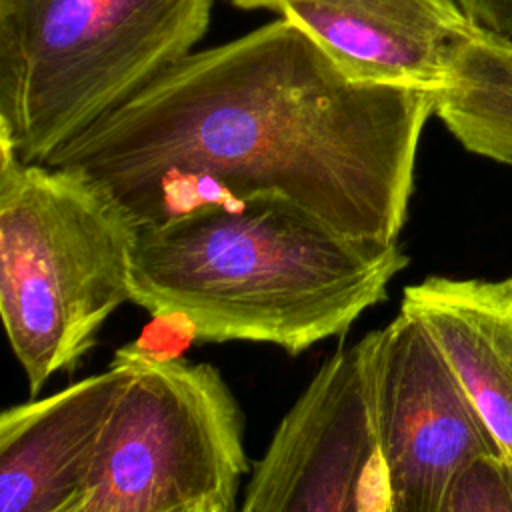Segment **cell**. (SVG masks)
Segmentation results:
<instances>
[{
    "instance_id": "obj_1",
    "label": "cell",
    "mask_w": 512,
    "mask_h": 512,
    "mask_svg": "<svg viewBox=\"0 0 512 512\" xmlns=\"http://www.w3.org/2000/svg\"><path fill=\"white\" fill-rule=\"evenodd\" d=\"M434 94L350 76L286 18L170 66L44 164L102 184L138 226L274 198L398 244Z\"/></svg>"
},
{
    "instance_id": "obj_2",
    "label": "cell",
    "mask_w": 512,
    "mask_h": 512,
    "mask_svg": "<svg viewBox=\"0 0 512 512\" xmlns=\"http://www.w3.org/2000/svg\"><path fill=\"white\" fill-rule=\"evenodd\" d=\"M406 266L400 244L344 236L282 200L212 204L138 226L130 302L196 342L296 356L346 334Z\"/></svg>"
},
{
    "instance_id": "obj_3",
    "label": "cell",
    "mask_w": 512,
    "mask_h": 512,
    "mask_svg": "<svg viewBox=\"0 0 512 512\" xmlns=\"http://www.w3.org/2000/svg\"><path fill=\"white\" fill-rule=\"evenodd\" d=\"M138 224L96 180L0 144V314L36 396L130 302Z\"/></svg>"
},
{
    "instance_id": "obj_4",
    "label": "cell",
    "mask_w": 512,
    "mask_h": 512,
    "mask_svg": "<svg viewBox=\"0 0 512 512\" xmlns=\"http://www.w3.org/2000/svg\"><path fill=\"white\" fill-rule=\"evenodd\" d=\"M212 0H0V144L44 164L186 58Z\"/></svg>"
},
{
    "instance_id": "obj_5",
    "label": "cell",
    "mask_w": 512,
    "mask_h": 512,
    "mask_svg": "<svg viewBox=\"0 0 512 512\" xmlns=\"http://www.w3.org/2000/svg\"><path fill=\"white\" fill-rule=\"evenodd\" d=\"M130 380L104 430L84 512L234 506L248 472L244 414L220 370L122 346Z\"/></svg>"
},
{
    "instance_id": "obj_6",
    "label": "cell",
    "mask_w": 512,
    "mask_h": 512,
    "mask_svg": "<svg viewBox=\"0 0 512 512\" xmlns=\"http://www.w3.org/2000/svg\"><path fill=\"white\" fill-rule=\"evenodd\" d=\"M366 342L388 512H442L470 462L504 452L416 318L400 310Z\"/></svg>"
},
{
    "instance_id": "obj_7",
    "label": "cell",
    "mask_w": 512,
    "mask_h": 512,
    "mask_svg": "<svg viewBox=\"0 0 512 512\" xmlns=\"http://www.w3.org/2000/svg\"><path fill=\"white\" fill-rule=\"evenodd\" d=\"M368 342L332 352L278 422L238 512H388Z\"/></svg>"
},
{
    "instance_id": "obj_8",
    "label": "cell",
    "mask_w": 512,
    "mask_h": 512,
    "mask_svg": "<svg viewBox=\"0 0 512 512\" xmlns=\"http://www.w3.org/2000/svg\"><path fill=\"white\" fill-rule=\"evenodd\" d=\"M350 76L440 92L476 24L456 0H278Z\"/></svg>"
},
{
    "instance_id": "obj_9",
    "label": "cell",
    "mask_w": 512,
    "mask_h": 512,
    "mask_svg": "<svg viewBox=\"0 0 512 512\" xmlns=\"http://www.w3.org/2000/svg\"><path fill=\"white\" fill-rule=\"evenodd\" d=\"M130 372L118 348L106 370L2 412L0 512H56L86 492Z\"/></svg>"
},
{
    "instance_id": "obj_10",
    "label": "cell",
    "mask_w": 512,
    "mask_h": 512,
    "mask_svg": "<svg viewBox=\"0 0 512 512\" xmlns=\"http://www.w3.org/2000/svg\"><path fill=\"white\" fill-rule=\"evenodd\" d=\"M400 310L424 326L498 446L512 458V276H428L404 288Z\"/></svg>"
},
{
    "instance_id": "obj_11",
    "label": "cell",
    "mask_w": 512,
    "mask_h": 512,
    "mask_svg": "<svg viewBox=\"0 0 512 512\" xmlns=\"http://www.w3.org/2000/svg\"><path fill=\"white\" fill-rule=\"evenodd\" d=\"M434 116L468 152L512 166V40L476 26Z\"/></svg>"
},
{
    "instance_id": "obj_12",
    "label": "cell",
    "mask_w": 512,
    "mask_h": 512,
    "mask_svg": "<svg viewBox=\"0 0 512 512\" xmlns=\"http://www.w3.org/2000/svg\"><path fill=\"white\" fill-rule=\"evenodd\" d=\"M442 512H512V458L486 454L454 480Z\"/></svg>"
},
{
    "instance_id": "obj_13",
    "label": "cell",
    "mask_w": 512,
    "mask_h": 512,
    "mask_svg": "<svg viewBox=\"0 0 512 512\" xmlns=\"http://www.w3.org/2000/svg\"><path fill=\"white\" fill-rule=\"evenodd\" d=\"M478 28L512 40V0H456Z\"/></svg>"
},
{
    "instance_id": "obj_14",
    "label": "cell",
    "mask_w": 512,
    "mask_h": 512,
    "mask_svg": "<svg viewBox=\"0 0 512 512\" xmlns=\"http://www.w3.org/2000/svg\"><path fill=\"white\" fill-rule=\"evenodd\" d=\"M232 4L238 6V8H246V10H254V8H270V10H274L278 0H232Z\"/></svg>"
},
{
    "instance_id": "obj_15",
    "label": "cell",
    "mask_w": 512,
    "mask_h": 512,
    "mask_svg": "<svg viewBox=\"0 0 512 512\" xmlns=\"http://www.w3.org/2000/svg\"><path fill=\"white\" fill-rule=\"evenodd\" d=\"M174 512H234V506H220V504H200V506H190Z\"/></svg>"
},
{
    "instance_id": "obj_16",
    "label": "cell",
    "mask_w": 512,
    "mask_h": 512,
    "mask_svg": "<svg viewBox=\"0 0 512 512\" xmlns=\"http://www.w3.org/2000/svg\"><path fill=\"white\" fill-rule=\"evenodd\" d=\"M56 512H84V492L74 496L70 502H66L62 508H58Z\"/></svg>"
}]
</instances>
